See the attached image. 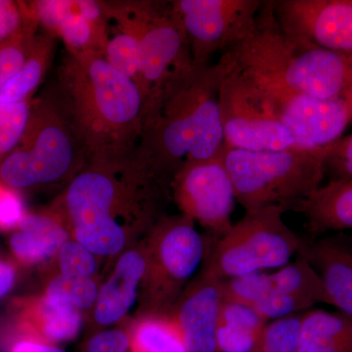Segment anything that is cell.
Returning <instances> with one entry per match:
<instances>
[{
    "label": "cell",
    "instance_id": "obj_18",
    "mask_svg": "<svg viewBox=\"0 0 352 352\" xmlns=\"http://www.w3.org/2000/svg\"><path fill=\"white\" fill-rule=\"evenodd\" d=\"M145 271L144 245L141 241L136 247L122 252L112 274L99 288L94 307L97 326H113L126 316L140 296Z\"/></svg>",
    "mask_w": 352,
    "mask_h": 352
},
{
    "label": "cell",
    "instance_id": "obj_24",
    "mask_svg": "<svg viewBox=\"0 0 352 352\" xmlns=\"http://www.w3.org/2000/svg\"><path fill=\"white\" fill-rule=\"evenodd\" d=\"M55 39L56 36L50 32H38L22 68L0 89V103L29 100L50 69L54 55Z\"/></svg>",
    "mask_w": 352,
    "mask_h": 352
},
{
    "label": "cell",
    "instance_id": "obj_6",
    "mask_svg": "<svg viewBox=\"0 0 352 352\" xmlns=\"http://www.w3.org/2000/svg\"><path fill=\"white\" fill-rule=\"evenodd\" d=\"M87 163L82 143L52 94L32 104L24 135L0 164V183L16 191L63 184Z\"/></svg>",
    "mask_w": 352,
    "mask_h": 352
},
{
    "label": "cell",
    "instance_id": "obj_12",
    "mask_svg": "<svg viewBox=\"0 0 352 352\" xmlns=\"http://www.w3.org/2000/svg\"><path fill=\"white\" fill-rule=\"evenodd\" d=\"M170 196L179 214L200 224L212 239L221 237L233 226L235 190L219 155L184 164L173 178Z\"/></svg>",
    "mask_w": 352,
    "mask_h": 352
},
{
    "label": "cell",
    "instance_id": "obj_11",
    "mask_svg": "<svg viewBox=\"0 0 352 352\" xmlns=\"http://www.w3.org/2000/svg\"><path fill=\"white\" fill-rule=\"evenodd\" d=\"M261 0H175L194 66L206 67L217 53L244 41L256 24Z\"/></svg>",
    "mask_w": 352,
    "mask_h": 352
},
{
    "label": "cell",
    "instance_id": "obj_19",
    "mask_svg": "<svg viewBox=\"0 0 352 352\" xmlns=\"http://www.w3.org/2000/svg\"><path fill=\"white\" fill-rule=\"evenodd\" d=\"M18 324L19 336L58 346L78 337L82 310L63 298L44 295L22 303Z\"/></svg>",
    "mask_w": 352,
    "mask_h": 352
},
{
    "label": "cell",
    "instance_id": "obj_3",
    "mask_svg": "<svg viewBox=\"0 0 352 352\" xmlns=\"http://www.w3.org/2000/svg\"><path fill=\"white\" fill-rule=\"evenodd\" d=\"M55 97L82 143L88 162L138 153L146 101L133 80L102 53H67L58 68Z\"/></svg>",
    "mask_w": 352,
    "mask_h": 352
},
{
    "label": "cell",
    "instance_id": "obj_37",
    "mask_svg": "<svg viewBox=\"0 0 352 352\" xmlns=\"http://www.w3.org/2000/svg\"><path fill=\"white\" fill-rule=\"evenodd\" d=\"M15 280V266L9 261L0 258V298H3L13 288Z\"/></svg>",
    "mask_w": 352,
    "mask_h": 352
},
{
    "label": "cell",
    "instance_id": "obj_31",
    "mask_svg": "<svg viewBox=\"0 0 352 352\" xmlns=\"http://www.w3.org/2000/svg\"><path fill=\"white\" fill-rule=\"evenodd\" d=\"M60 274L69 277L94 278L96 273V256L75 239H69L57 254Z\"/></svg>",
    "mask_w": 352,
    "mask_h": 352
},
{
    "label": "cell",
    "instance_id": "obj_32",
    "mask_svg": "<svg viewBox=\"0 0 352 352\" xmlns=\"http://www.w3.org/2000/svg\"><path fill=\"white\" fill-rule=\"evenodd\" d=\"M329 182L352 179V133L329 146L325 157Z\"/></svg>",
    "mask_w": 352,
    "mask_h": 352
},
{
    "label": "cell",
    "instance_id": "obj_9",
    "mask_svg": "<svg viewBox=\"0 0 352 352\" xmlns=\"http://www.w3.org/2000/svg\"><path fill=\"white\" fill-rule=\"evenodd\" d=\"M140 43L138 85L148 106L166 83L193 66L186 34L173 1H120Z\"/></svg>",
    "mask_w": 352,
    "mask_h": 352
},
{
    "label": "cell",
    "instance_id": "obj_36",
    "mask_svg": "<svg viewBox=\"0 0 352 352\" xmlns=\"http://www.w3.org/2000/svg\"><path fill=\"white\" fill-rule=\"evenodd\" d=\"M8 352H66L56 346L32 338L18 336L9 346Z\"/></svg>",
    "mask_w": 352,
    "mask_h": 352
},
{
    "label": "cell",
    "instance_id": "obj_23",
    "mask_svg": "<svg viewBox=\"0 0 352 352\" xmlns=\"http://www.w3.org/2000/svg\"><path fill=\"white\" fill-rule=\"evenodd\" d=\"M266 324L254 308L224 300L217 332V352H256Z\"/></svg>",
    "mask_w": 352,
    "mask_h": 352
},
{
    "label": "cell",
    "instance_id": "obj_33",
    "mask_svg": "<svg viewBox=\"0 0 352 352\" xmlns=\"http://www.w3.org/2000/svg\"><path fill=\"white\" fill-rule=\"evenodd\" d=\"M25 214L24 201L18 191L0 183V230L17 229Z\"/></svg>",
    "mask_w": 352,
    "mask_h": 352
},
{
    "label": "cell",
    "instance_id": "obj_8",
    "mask_svg": "<svg viewBox=\"0 0 352 352\" xmlns=\"http://www.w3.org/2000/svg\"><path fill=\"white\" fill-rule=\"evenodd\" d=\"M146 271L141 314L168 315L195 278L206 256V240L195 222L182 214L164 215L142 240Z\"/></svg>",
    "mask_w": 352,
    "mask_h": 352
},
{
    "label": "cell",
    "instance_id": "obj_10",
    "mask_svg": "<svg viewBox=\"0 0 352 352\" xmlns=\"http://www.w3.org/2000/svg\"><path fill=\"white\" fill-rule=\"evenodd\" d=\"M219 115L228 147L247 151L295 147L293 138L273 113L261 87L235 63L220 87Z\"/></svg>",
    "mask_w": 352,
    "mask_h": 352
},
{
    "label": "cell",
    "instance_id": "obj_28",
    "mask_svg": "<svg viewBox=\"0 0 352 352\" xmlns=\"http://www.w3.org/2000/svg\"><path fill=\"white\" fill-rule=\"evenodd\" d=\"M302 315L268 322L256 352H298Z\"/></svg>",
    "mask_w": 352,
    "mask_h": 352
},
{
    "label": "cell",
    "instance_id": "obj_20",
    "mask_svg": "<svg viewBox=\"0 0 352 352\" xmlns=\"http://www.w3.org/2000/svg\"><path fill=\"white\" fill-rule=\"evenodd\" d=\"M293 210L302 214L308 230L316 237L352 231V179L322 184Z\"/></svg>",
    "mask_w": 352,
    "mask_h": 352
},
{
    "label": "cell",
    "instance_id": "obj_7",
    "mask_svg": "<svg viewBox=\"0 0 352 352\" xmlns=\"http://www.w3.org/2000/svg\"><path fill=\"white\" fill-rule=\"evenodd\" d=\"M287 210L268 207L245 212L221 237L206 241L204 270L220 280L278 270L298 256L302 238L285 223Z\"/></svg>",
    "mask_w": 352,
    "mask_h": 352
},
{
    "label": "cell",
    "instance_id": "obj_34",
    "mask_svg": "<svg viewBox=\"0 0 352 352\" xmlns=\"http://www.w3.org/2000/svg\"><path fill=\"white\" fill-rule=\"evenodd\" d=\"M82 352H129L127 330L113 328L94 333L85 342Z\"/></svg>",
    "mask_w": 352,
    "mask_h": 352
},
{
    "label": "cell",
    "instance_id": "obj_17",
    "mask_svg": "<svg viewBox=\"0 0 352 352\" xmlns=\"http://www.w3.org/2000/svg\"><path fill=\"white\" fill-rule=\"evenodd\" d=\"M298 256L316 271L329 305L352 318V234L302 239Z\"/></svg>",
    "mask_w": 352,
    "mask_h": 352
},
{
    "label": "cell",
    "instance_id": "obj_22",
    "mask_svg": "<svg viewBox=\"0 0 352 352\" xmlns=\"http://www.w3.org/2000/svg\"><path fill=\"white\" fill-rule=\"evenodd\" d=\"M298 352H352V318L340 311L303 312Z\"/></svg>",
    "mask_w": 352,
    "mask_h": 352
},
{
    "label": "cell",
    "instance_id": "obj_1",
    "mask_svg": "<svg viewBox=\"0 0 352 352\" xmlns=\"http://www.w3.org/2000/svg\"><path fill=\"white\" fill-rule=\"evenodd\" d=\"M170 198V187L133 155L88 162L50 212L95 256H113L124 252L132 235L149 232Z\"/></svg>",
    "mask_w": 352,
    "mask_h": 352
},
{
    "label": "cell",
    "instance_id": "obj_15",
    "mask_svg": "<svg viewBox=\"0 0 352 352\" xmlns=\"http://www.w3.org/2000/svg\"><path fill=\"white\" fill-rule=\"evenodd\" d=\"M25 6L39 28L62 39L69 54H104L107 19L102 1L43 0Z\"/></svg>",
    "mask_w": 352,
    "mask_h": 352
},
{
    "label": "cell",
    "instance_id": "obj_35",
    "mask_svg": "<svg viewBox=\"0 0 352 352\" xmlns=\"http://www.w3.org/2000/svg\"><path fill=\"white\" fill-rule=\"evenodd\" d=\"M27 19L24 2L0 0V43L19 32Z\"/></svg>",
    "mask_w": 352,
    "mask_h": 352
},
{
    "label": "cell",
    "instance_id": "obj_27",
    "mask_svg": "<svg viewBox=\"0 0 352 352\" xmlns=\"http://www.w3.org/2000/svg\"><path fill=\"white\" fill-rule=\"evenodd\" d=\"M98 286L94 278L58 274L48 282L45 295L63 298L80 310L91 309L96 302Z\"/></svg>",
    "mask_w": 352,
    "mask_h": 352
},
{
    "label": "cell",
    "instance_id": "obj_2",
    "mask_svg": "<svg viewBox=\"0 0 352 352\" xmlns=\"http://www.w3.org/2000/svg\"><path fill=\"white\" fill-rule=\"evenodd\" d=\"M233 65L226 52L217 64L183 69L148 106L136 155L168 186L184 164L214 159L226 145L219 91Z\"/></svg>",
    "mask_w": 352,
    "mask_h": 352
},
{
    "label": "cell",
    "instance_id": "obj_30",
    "mask_svg": "<svg viewBox=\"0 0 352 352\" xmlns=\"http://www.w3.org/2000/svg\"><path fill=\"white\" fill-rule=\"evenodd\" d=\"M224 300L254 307L263 300L270 289V272L250 273L223 280Z\"/></svg>",
    "mask_w": 352,
    "mask_h": 352
},
{
    "label": "cell",
    "instance_id": "obj_21",
    "mask_svg": "<svg viewBox=\"0 0 352 352\" xmlns=\"http://www.w3.org/2000/svg\"><path fill=\"white\" fill-rule=\"evenodd\" d=\"M69 232L52 212L25 214L10 238L11 252L25 265L46 263L57 256Z\"/></svg>",
    "mask_w": 352,
    "mask_h": 352
},
{
    "label": "cell",
    "instance_id": "obj_5",
    "mask_svg": "<svg viewBox=\"0 0 352 352\" xmlns=\"http://www.w3.org/2000/svg\"><path fill=\"white\" fill-rule=\"evenodd\" d=\"M327 149L247 151L224 145L219 157L245 212L268 207L288 212L321 186Z\"/></svg>",
    "mask_w": 352,
    "mask_h": 352
},
{
    "label": "cell",
    "instance_id": "obj_4",
    "mask_svg": "<svg viewBox=\"0 0 352 352\" xmlns=\"http://www.w3.org/2000/svg\"><path fill=\"white\" fill-rule=\"evenodd\" d=\"M230 53L234 63L261 85L320 99L352 96V55L294 38L264 1L251 34Z\"/></svg>",
    "mask_w": 352,
    "mask_h": 352
},
{
    "label": "cell",
    "instance_id": "obj_14",
    "mask_svg": "<svg viewBox=\"0 0 352 352\" xmlns=\"http://www.w3.org/2000/svg\"><path fill=\"white\" fill-rule=\"evenodd\" d=\"M280 25L294 38L352 55V0H271Z\"/></svg>",
    "mask_w": 352,
    "mask_h": 352
},
{
    "label": "cell",
    "instance_id": "obj_25",
    "mask_svg": "<svg viewBox=\"0 0 352 352\" xmlns=\"http://www.w3.org/2000/svg\"><path fill=\"white\" fill-rule=\"evenodd\" d=\"M127 333L129 352H189L168 315L141 314Z\"/></svg>",
    "mask_w": 352,
    "mask_h": 352
},
{
    "label": "cell",
    "instance_id": "obj_16",
    "mask_svg": "<svg viewBox=\"0 0 352 352\" xmlns=\"http://www.w3.org/2000/svg\"><path fill=\"white\" fill-rule=\"evenodd\" d=\"M222 283L201 268L168 314L189 352H217V332L226 300Z\"/></svg>",
    "mask_w": 352,
    "mask_h": 352
},
{
    "label": "cell",
    "instance_id": "obj_29",
    "mask_svg": "<svg viewBox=\"0 0 352 352\" xmlns=\"http://www.w3.org/2000/svg\"><path fill=\"white\" fill-rule=\"evenodd\" d=\"M31 107L29 100L0 103V154H9L19 144L29 124Z\"/></svg>",
    "mask_w": 352,
    "mask_h": 352
},
{
    "label": "cell",
    "instance_id": "obj_26",
    "mask_svg": "<svg viewBox=\"0 0 352 352\" xmlns=\"http://www.w3.org/2000/svg\"><path fill=\"white\" fill-rule=\"evenodd\" d=\"M27 12L28 19L24 27L0 43V89L22 68L38 34L39 25L30 15L28 9Z\"/></svg>",
    "mask_w": 352,
    "mask_h": 352
},
{
    "label": "cell",
    "instance_id": "obj_13",
    "mask_svg": "<svg viewBox=\"0 0 352 352\" xmlns=\"http://www.w3.org/2000/svg\"><path fill=\"white\" fill-rule=\"evenodd\" d=\"M256 83L295 147L326 149L342 138L352 122V96L320 99Z\"/></svg>",
    "mask_w": 352,
    "mask_h": 352
}]
</instances>
